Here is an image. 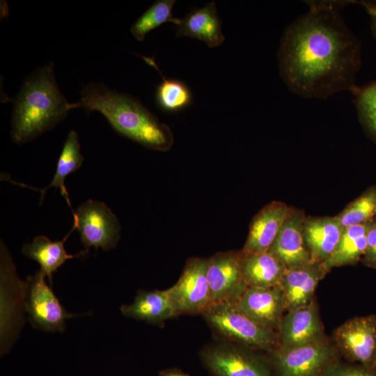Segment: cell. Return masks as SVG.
Masks as SVG:
<instances>
[{
	"mask_svg": "<svg viewBox=\"0 0 376 376\" xmlns=\"http://www.w3.org/2000/svg\"><path fill=\"white\" fill-rule=\"evenodd\" d=\"M308 10L288 24L277 52L280 76L294 93L327 99L351 92L361 65V45L340 10L355 1H306Z\"/></svg>",
	"mask_w": 376,
	"mask_h": 376,
	"instance_id": "cell-1",
	"label": "cell"
},
{
	"mask_svg": "<svg viewBox=\"0 0 376 376\" xmlns=\"http://www.w3.org/2000/svg\"><path fill=\"white\" fill-rule=\"evenodd\" d=\"M159 376H189L178 368H169L159 372Z\"/></svg>",
	"mask_w": 376,
	"mask_h": 376,
	"instance_id": "cell-31",
	"label": "cell"
},
{
	"mask_svg": "<svg viewBox=\"0 0 376 376\" xmlns=\"http://www.w3.org/2000/svg\"><path fill=\"white\" fill-rule=\"evenodd\" d=\"M68 104L56 84L54 64L38 69L25 80L14 100L13 141L26 143L52 129L67 116Z\"/></svg>",
	"mask_w": 376,
	"mask_h": 376,
	"instance_id": "cell-3",
	"label": "cell"
},
{
	"mask_svg": "<svg viewBox=\"0 0 376 376\" xmlns=\"http://www.w3.org/2000/svg\"><path fill=\"white\" fill-rule=\"evenodd\" d=\"M375 370H376V368H375Z\"/></svg>",
	"mask_w": 376,
	"mask_h": 376,
	"instance_id": "cell-32",
	"label": "cell"
},
{
	"mask_svg": "<svg viewBox=\"0 0 376 376\" xmlns=\"http://www.w3.org/2000/svg\"><path fill=\"white\" fill-rule=\"evenodd\" d=\"M242 258V251H228L218 252L208 258L207 276L212 304L235 303L246 289Z\"/></svg>",
	"mask_w": 376,
	"mask_h": 376,
	"instance_id": "cell-11",
	"label": "cell"
},
{
	"mask_svg": "<svg viewBox=\"0 0 376 376\" xmlns=\"http://www.w3.org/2000/svg\"><path fill=\"white\" fill-rule=\"evenodd\" d=\"M278 347L290 348L323 338L318 308L315 299L283 315L277 329Z\"/></svg>",
	"mask_w": 376,
	"mask_h": 376,
	"instance_id": "cell-12",
	"label": "cell"
},
{
	"mask_svg": "<svg viewBox=\"0 0 376 376\" xmlns=\"http://www.w3.org/2000/svg\"><path fill=\"white\" fill-rule=\"evenodd\" d=\"M200 356L213 376H273L267 357L242 345L228 342L211 344Z\"/></svg>",
	"mask_w": 376,
	"mask_h": 376,
	"instance_id": "cell-6",
	"label": "cell"
},
{
	"mask_svg": "<svg viewBox=\"0 0 376 376\" xmlns=\"http://www.w3.org/2000/svg\"><path fill=\"white\" fill-rule=\"evenodd\" d=\"M359 119L368 135L376 141V81L352 91Z\"/></svg>",
	"mask_w": 376,
	"mask_h": 376,
	"instance_id": "cell-27",
	"label": "cell"
},
{
	"mask_svg": "<svg viewBox=\"0 0 376 376\" xmlns=\"http://www.w3.org/2000/svg\"><path fill=\"white\" fill-rule=\"evenodd\" d=\"M333 343L340 356L351 363L376 368V315L357 316L340 324Z\"/></svg>",
	"mask_w": 376,
	"mask_h": 376,
	"instance_id": "cell-9",
	"label": "cell"
},
{
	"mask_svg": "<svg viewBox=\"0 0 376 376\" xmlns=\"http://www.w3.org/2000/svg\"><path fill=\"white\" fill-rule=\"evenodd\" d=\"M286 269L284 264L269 251L247 255L242 253V272L247 287H277Z\"/></svg>",
	"mask_w": 376,
	"mask_h": 376,
	"instance_id": "cell-21",
	"label": "cell"
},
{
	"mask_svg": "<svg viewBox=\"0 0 376 376\" xmlns=\"http://www.w3.org/2000/svg\"><path fill=\"white\" fill-rule=\"evenodd\" d=\"M146 63L155 68L160 74L162 81L157 86L155 100L158 107L166 112H178L193 102V96L185 82L177 79H167L159 70L153 57L141 56Z\"/></svg>",
	"mask_w": 376,
	"mask_h": 376,
	"instance_id": "cell-24",
	"label": "cell"
},
{
	"mask_svg": "<svg viewBox=\"0 0 376 376\" xmlns=\"http://www.w3.org/2000/svg\"><path fill=\"white\" fill-rule=\"evenodd\" d=\"M291 210L281 201H272L264 206L251 221L242 252L247 255L267 251Z\"/></svg>",
	"mask_w": 376,
	"mask_h": 376,
	"instance_id": "cell-15",
	"label": "cell"
},
{
	"mask_svg": "<svg viewBox=\"0 0 376 376\" xmlns=\"http://www.w3.org/2000/svg\"><path fill=\"white\" fill-rule=\"evenodd\" d=\"M340 354L324 336L290 348L277 347L267 357L273 376H320Z\"/></svg>",
	"mask_w": 376,
	"mask_h": 376,
	"instance_id": "cell-5",
	"label": "cell"
},
{
	"mask_svg": "<svg viewBox=\"0 0 376 376\" xmlns=\"http://www.w3.org/2000/svg\"><path fill=\"white\" fill-rule=\"evenodd\" d=\"M363 6L370 18V29L373 37L376 39V0L356 1Z\"/></svg>",
	"mask_w": 376,
	"mask_h": 376,
	"instance_id": "cell-30",
	"label": "cell"
},
{
	"mask_svg": "<svg viewBox=\"0 0 376 376\" xmlns=\"http://www.w3.org/2000/svg\"><path fill=\"white\" fill-rule=\"evenodd\" d=\"M177 37L185 36L205 42L210 47L221 45L224 41L219 18L214 1L201 8H194L176 24Z\"/></svg>",
	"mask_w": 376,
	"mask_h": 376,
	"instance_id": "cell-18",
	"label": "cell"
},
{
	"mask_svg": "<svg viewBox=\"0 0 376 376\" xmlns=\"http://www.w3.org/2000/svg\"><path fill=\"white\" fill-rule=\"evenodd\" d=\"M120 311L125 317L157 325L177 317L166 290H140L133 303L121 306Z\"/></svg>",
	"mask_w": 376,
	"mask_h": 376,
	"instance_id": "cell-20",
	"label": "cell"
},
{
	"mask_svg": "<svg viewBox=\"0 0 376 376\" xmlns=\"http://www.w3.org/2000/svg\"><path fill=\"white\" fill-rule=\"evenodd\" d=\"M77 108L88 113L100 112L118 133L148 148L167 150L173 143L169 127L137 98L103 84L91 82L85 86L79 100L68 104L70 111Z\"/></svg>",
	"mask_w": 376,
	"mask_h": 376,
	"instance_id": "cell-2",
	"label": "cell"
},
{
	"mask_svg": "<svg viewBox=\"0 0 376 376\" xmlns=\"http://www.w3.org/2000/svg\"><path fill=\"white\" fill-rule=\"evenodd\" d=\"M40 270L28 277L29 289L25 307L31 323L36 328L63 331L65 320L75 315L63 308Z\"/></svg>",
	"mask_w": 376,
	"mask_h": 376,
	"instance_id": "cell-10",
	"label": "cell"
},
{
	"mask_svg": "<svg viewBox=\"0 0 376 376\" xmlns=\"http://www.w3.org/2000/svg\"><path fill=\"white\" fill-rule=\"evenodd\" d=\"M73 224L80 235L81 242L87 253L91 247L104 251L114 248L120 238V224L107 205L89 199L72 212Z\"/></svg>",
	"mask_w": 376,
	"mask_h": 376,
	"instance_id": "cell-7",
	"label": "cell"
},
{
	"mask_svg": "<svg viewBox=\"0 0 376 376\" xmlns=\"http://www.w3.org/2000/svg\"><path fill=\"white\" fill-rule=\"evenodd\" d=\"M373 221L344 228L335 251L321 264L326 273L334 267L354 265L361 260L367 247V233Z\"/></svg>",
	"mask_w": 376,
	"mask_h": 376,
	"instance_id": "cell-22",
	"label": "cell"
},
{
	"mask_svg": "<svg viewBox=\"0 0 376 376\" xmlns=\"http://www.w3.org/2000/svg\"><path fill=\"white\" fill-rule=\"evenodd\" d=\"M361 260L368 267L376 269V219L367 233V247Z\"/></svg>",
	"mask_w": 376,
	"mask_h": 376,
	"instance_id": "cell-29",
	"label": "cell"
},
{
	"mask_svg": "<svg viewBox=\"0 0 376 376\" xmlns=\"http://www.w3.org/2000/svg\"><path fill=\"white\" fill-rule=\"evenodd\" d=\"M203 315L214 333L225 342L268 353L278 347L277 333L248 318L234 302L212 304Z\"/></svg>",
	"mask_w": 376,
	"mask_h": 376,
	"instance_id": "cell-4",
	"label": "cell"
},
{
	"mask_svg": "<svg viewBox=\"0 0 376 376\" xmlns=\"http://www.w3.org/2000/svg\"><path fill=\"white\" fill-rule=\"evenodd\" d=\"M320 376H376V370L369 369L359 363H343L338 360Z\"/></svg>",
	"mask_w": 376,
	"mask_h": 376,
	"instance_id": "cell-28",
	"label": "cell"
},
{
	"mask_svg": "<svg viewBox=\"0 0 376 376\" xmlns=\"http://www.w3.org/2000/svg\"><path fill=\"white\" fill-rule=\"evenodd\" d=\"M83 161L84 157L80 152L78 134L75 130H71L69 132L63 144L52 182L45 189H40V201H42L43 199L44 194L47 189L50 187L58 188L73 212L74 210L72 208L68 193L65 185V180L70 174L76 171L81 166Z\"/></svg>",
	"mask_w": 376,
	"mask_h": 376,
	"instance_id": "cell-23",
	"label": "cell"
},
{
	"mask_svg": "<svg viewBox=\"0 0 376 376\" xmlns=\"http://www.w3.org/2000/svg\"><path fill=\"white\" fill-rule=\"evenodd\" d=\"M306 218L302 211L292 209L268 250L276 256L287 269L303 266L313 262L304 237Z\"/></svg>",
	"mask_w": 376,
	"mask_h": 376,
	"instance_id": "cell-13",
	"label": "cell"
},
{
	"mask_svg": "<svg viewBox=\"0 0 376 376\" xmlns=\"http://www.w3.org/2000/svg\"><path fill=\"white\" fill-rule=\"evenodd\" d=\"M235 305L242 313L256 323L274 331L278 329L285 311L279 286L247 287Z\"/></svg>",
	"mask_w": 376,
	"mask_h": 376,
	"instance_id": "cell-14",
	"label": "cell"
},
{
	"mask_svg": "<svg viewBox=\"0 0 376 376\" xmlns=\"http://www.w3.org/2000/svg\"><path fill=\"white\" fill-rule=\"evenodd\" d=\"M344 228L360 225L376 218V186L371 187L337 215Z\"/></svg>",
	"mask_w": 376,
	"mask_h": 376,
	"instance_id": "cell-26",
	"label": "cell"
},
{
	"mask_svg": "<svg viewBox=\"0 0 376 376\" xmlns=\"http://www.w3.org/2000/svg\"><path fill=\"white\" fill-rule=\"evenodd\" d=\"M75 229L76 226L73 224L71 230L62 240L51 241L46 236L38 235L35 237L31 242L24 244L22 247V253L40 265V270L48 278L51 286L54 273L67 260L80 258L87 254L84 250L76 255H70L65 251L64 243Z\"/></svg>",
	"mask_w": 376,
	"mask_h": 376,
	"instance_id": "cell-19",
	"label": "cell"
},
{
	"mask_svg": "<svg viewBox=\"0 0 376 376\" xmlns=\"http://www.w3.org/2000/svg\"><path fill=\"white\" fill-rule=\"evenodd\" d=\"M327 273L321 263L309 264L287 269L280 285L285 311H290L311 303L319 281Z\"/></svg>",
	"mask_w": 376,
	"mask_h": 376,
	"instance_id": "cell-16",
	"label": "cell"
},
{
	"mask_svg": "<svg viewBox=\"0 0 376 376\" xmlns=\"http://www.w3.org/2000/svg\"><path fill=\"white\" fill-rule=\"evenodd\" d=\"M343 229L337 216L306 218L304 237L313 262L322 264L331 256Z\"/></svg>",
	"mask_w": 376,
	"mask_h": 376,
	"instance_id": "cell-17",
	"label": "cell"
},
{
	"mask_svg": "<svg viewBox=\"0 0 376 376\" xmlns=\"http://www.w3.org/2000/svg\"><path fill=\"white\" fill-rule=\"evenodd\" d=\"M175 2V0L155 1L131 26L130 32L133 36L141 42L149 32L166 22L176 25L179 18L173 17L172 13Z\"/></svg>",
	"mask_w": 376,
	"mask_h": 376,
	"instance_id": "cell-25",
	"label": "cell"
},
{
	"mask_svg": "<svg viewBox=\"0 0 376 376\" xmlns=\"http://www.w3.org/2000/svg\"><path fill=\"white\" fill-rule=\"evenodd\" d=\"M208 258L189 259L178 281L166 289L176 315L203 314L211 306Z\"/></svg>",
	"mask_w": 376,
	"mask_h": 376,
	"instance_id": "cell-8",
	"label": "cell"
}]
</instances>
